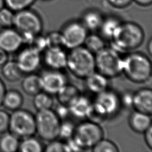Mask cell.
Wrapping results in <instances>:
<instances>
[{"label":"cell","instance_id":"1","mask_svg":"<svg viewBox=\"0 0 152 152\" xmlns=\"http://www.w3.org/2000/svg\"><path fill=\"white\" fill-rule=\"evenodd\" d=\"M144 39L142 28L132 21L122 22L111 39V47L121 52H130L139 48Z\"/></svg>","mask_w":152,"mask_h":152},{"label":"cell","instance_id":"2","mask_svg":"<svg viewBox=\"0 0 152 152\" xmlns=\"http://www.w3.org/2000/svg\"><path fill=\"white\" fill-rule=\"evenodd\" d=\"M122 73L132 82H147L151 77V60L144 53L137 52L129 53L122 58Z\"/></svg>","mask_w":152,"mask_h":152},{"label":"cell","instance_id":"3","mask_svg":"<svg viewBox=\"0 0 152 152\" xmlns=\"http://www.w3.org/2000/svg\"><path fill=\"white\" fill-rule=\"evenodd\" d=\"M66 68L76 77L84 79L96 71L94 54L83 46L72 49L67 53Z\"/></svg>","mask_w":152,"mask_h":152},{"label":"cell","instance_id":"4","mask_svg":"<svg viewBox=\"0 0 152 152\" xmlns=\"http://www.w3.org/2000/svg\"><path fill=\"white\" fill-rule=\"evenodd\" d=\"M112 47H104L94 54L96 71L108 78L122 73V58Z\"/></svg>","mask_w":152,"mask_h":152},{"label":"cell","instance_id":"5","mask_svg":"<svg viewBox=\"0 0 152 152\" xmlns=\"http://www.w3.org/2000/svg\"><path fill=\"white\" fill-rule=\"evenodd\" d=\"M34 117L36 132L42 140L49 142L58 138L61 121L52 109L37 111Z\"/></svg>","mask_w":152,"mask_h":152},{"label":"cell","instance_id":"6","mask_svg":"<svg viewBox=\"0 0 152 152\" xmlns=\"http://www.w3.org/2000/svg\"><path fill=\"white\" fill-rule=\"evenodd\" d=\"M8 131L21 139L33 135L36 133L34 115L21 108L12 111L10 116Z\"/></svg>","mask_w":152,"mask_h":152},{"label":"cell","instance_id":"7","mask_svg":"<svg viewBox=\"0 0 152 152\" xmlns=\"http://www.w3.org/2000/svg\"><path fill=\"white\" fill-rule=\"evenodd\" d=\"M103 136L104 132L100 124L86 121L76 125L72 138L84 151L92 148Z\"/></svg>","mask_w":152,"mask_h":152},{"label":"cell","instance_id":"8","mask_svg":"<svg viewBox=\"0 0 152 152\" xmlns=\"http://www.w3.org/2000/svg\"><path fill=\"white\" fill-rule=\"evenodd\" d=\"M12 27L20 34H41L43 24L40 16L30 8L15 12Z\"/></svg>","mask_w":152,"mask_h":152},{"label":"cell","instance_id":"9","mask_svg":"<svg viewBox=\"0 0 152 152\" xmlns=\"http://www.w3.org/2000/svg\"><path fill=\"white\" fill-rule=\"evenodd\" d=\"M88 30L80 21L72 20L66 23L61 31L64 47L72 49L83 46Z\"/></svg>","mask_w":152,"mask_h":152},{"label":"cell","instance_id":"10","mask_svg":"<svg viewBox=\"0 0 152 152\" xmlns=\"http://www.w3.org/2000/svg\"><path fill=\"white\" fill-rule=\"evenodd\" d=\"M15 61L24 74L34 72L41 63L40 53L30 46L20 49Z\"/></svg>","mask_w":152,"mask_h":152},{"label":"cell","instance_id":"11","mask_svg":"<svg viewBox=\"0 0 152 152\" xmlns=\"http://www.w3.org/2000/svg\"><path fill=\"white\" fill-rule=\"evenodd\" d=\"M94 102L107 118L116 114L121 107L119 95L109 88L96 94Z\"/></svg>","mask_w":152,"mask_h":152},{"label":"cell","instance_id":"12","mask_svg":"<svg viewBox=\"0 0 152 152\" xmlns=\"http://www.w3.org/2000/svg\"><path fill=\"white\" fill-rule=\"evenodd\" d=\"M42 91L51 95L56 94L67 83L66 75L61 70L48 69L40 75Z\"/></svg>","mask_w":152,"mask_h":152},{"label":"cell","instance_id":"13","mask_svg":"<svg viewBox=\"0 0 152 152\" xmlns=\"http://www.w3.org/2000/svg\"><path fill=\"white\" fill-rule=\"evenodd\" d=\"M21 34L13 27H1L0 48L9 53L18 52L23 46Z\"/></svg>","mask_w":152,"mask_h":152},{"label":"cell","instance_id":"14","mask_svg":"<svg viewBox=\"0 0 152 152\" xmlns=\"http://www.w3.org/2000/svg\"><path fill=\"white\" fill-rule=\"evenodd\" d=\"M67 53L63 48H47L45 50L43 61L50 69L61 70L66 68Z\"/></svg>","mask_w":152,"mask_h":152},{"label":"cell","instance_id":"15","mask_svg":"<svg viewBox=\"0 0 152 152\" xmlns=\"http://www.w3.org/2000/svg\"><path fill=\"white\" fill-rule=\"evenodd\" d=\"M132 107L135 110L151 114L152 90L150 88H142L133 94Z\"/></svg>","mask_w":152,"mask_h":152},{"label":"cell","instance_id":"16","mask_svg":"<svg viewBox=\"0 0 152 152\" xmlns=\"http://www.w3.org/2000/svg\"><path fill=\"white\" fill-rule=\"evenodd\" d=\"M84 79L86 88L89 91L96 95L108 88L109 78L97 71Z\"/></svg>","mask_w":152,"mask_h":152},{"label":"cell","instance_id":"17","mask_svg":"<svg viewBox=\"0 0 152 152\" xmlns=\"http://www.w3.org/2000/svg\"><path fill=\"white\" fill-rule=\"evenodd\" d=\"M131 128L137 133H144L151 126V115L134 110L129 118Z\"/></svg>","mask_w":152,"mask_h":152},{"label":"cell","instance_id":"18","mask_svg":"<svg viewBox=\"0 0 152 152\" xmlns=\"http://www.w3.org/2000/svg\"><path fill=\"white\" fill-rule=\"evenodd\" d=\"M91 103L87 96L80 94L68 105L70 115L77 119L86 118Z\"/></svg>","mask_w":152,"mask_h":152},{"label":"cell","instance_id":"19","mask_svg":"<svg viewBox=\"0 0 152 152\" xmlns=\"http://www.w3.org/2000/svg\"><path fill=\"white\" fill-rule=\"evenodd\" d=\"M104 16L96 9H88L85 11L81 18L80 21L87 30L94 31L99 30Z\"/></svg>","mask_w":152,"mask_h":152},{"label":"cell","instance_id":"20","mask_svg":"<svg viewBox=\"0 0 152 152\" xmlns=\"http://www.w3.org/2000/svg\"><path fill=\"white\" fill-rule=\"evenodd\" d=\"M122 21L117 16L110 15L104 17L99 29L100 35L104 39L111 40L116 30Z\"/></svg>","mask_w":152,"mask_h":152},{"label":"cell","instance_id":"21","mask_svg":"<svg viewBox=\"0 0 152 152\" xmlns=\"http://www.w3.org/2000/svg\"><path fill=\"white\" fill-rule=\"evenodd\" d=\"M21 86L26 94L33 96L42 91L40 76L34 72L27 74L22 80Z\"/></svg>","mask_w":152,"mask_h":152},{"label":"cell","instance_id":"22","mask_svg":"<svg viewBox=\"0 0 152 152\" xmlns=\"http://www.w3.org/2000/svg\"><path fill=\"white\" fill-rule=\"evenodd\" d=\"M23 97L21 93L17 90H6L2 105L7 110L14 111L21 108L23 103Z\"/></svg>","mask_w":152,"mask_h":152},{"label":"cell","instance_id":"23","mask_svg":"<svg viewBox=\"0 0 152 152\" xmlns=\"http://www.w3.org/2000/svg\"><path fill=\"white\" fill-rule=\"evenodd\" d=\"M1 67L3 77L10 82L18 81L24 74L18 66L15 60H8Z\"/></svg>","mask_w":152,"mask_h":152},{"label":"cell","instance_id":"24","mask_svg":"<svg viewBox=\"0 0 152 152\" xmlns=\"http://www.w3.org/2000/svg\"><path fill=\"white\" fill-rule=\"evenodd\" d=\"M20 138L10 131H6L0 135V151L15 152L18 151Z\"/></svg>","mask_w":152,"mask_h":152},{"label":"cell","instance_id":"25","mask_svg":"<svg viewBox=\"0 0 152 152\" xmlns=\"http://www.w3.org/2000/svg\"><path fill=\"white\" fill-rule=\"evenodd\" d=\"M79 90L74 85L66 83L56 94L58 102L68 106L78 95Z\"/></svg>","mask_w":152,"mask_h":152},{"label":"cell","instance_id":"26","mask_svg":"<svg viewBox=\"0 0 152 152\" xmlns=\"http://www.w3.org/2000/svg\"><path fill=\"white\" fill-rule=\"evenodd\" d=\"M33 104L37 111L50 109L53 106V99L51 94L41 91L33 96Z\"/></svg>","mask_w":152,"mask_h":152},{"label":"cell","instance_id":"27","mask_svg":"<svg viewBox=\"0 0 152 152\" xmlns=\"http://www.w3.org/2000/svg\"><path fill=\"white\" fill-rule=\"evenodd\" d=\"M44 147L40 141L33 135L22 138L20 141L18 151L21 152H42Z\"/></svg>","mask_w":152,"mask_h":152},{"label":"cell","instance_id":"28","mask_svg":"<svg viewBox=\"0 0 152 152\" xmlns=\"http://www.w3.org/2000/svg\"><path fill=\"white\" fill-rule=\"evenodd\" d=\"M83 45H85V48L94 54L105 47L104 39L100 34L94 33L87 34Z\"/></svg>","mask_w":152,"mask_h":152},{"label":"cell","instance_id":"29","mask_svg":"<svg viewBox=\"0 0 152 152\" xmlns=\"http://www.w3.org/2000/svg\"><path fill=\"white\" fill-rule=\"evenodd\" d=\"M76 125L69 120L65 119L61 121L58 138L64 140H67L73 137Z\"/></svg>","mask_w":152,"mask_h":152},{"label":"cell","instance_id":"30","mask_svg":"<svg viewBox=\"0 0 152 152\" xmlns=\"http://www.w3.org/2000/svg\"><path fill=\"white\" fill-rule=\"evenodd\" d=\"M107 118V116L99 108V107L93 102L87 113L86 119L87 121L100 124Z\"/></svg>","mask_w":152,"mask_h":152},{"label":"cell","instance_id":"31","mask_svg":"<svg viewBox=\"0 0 152 152\" xmlns=\"http://www.w3.org/2000/svg\"><path fill=\"white\" fill-rule=\"evenodd\" d=\"M45 38L47 48H63L64 47L61 31H51L45 36Z\"/></svg>","mask_w":152,"mask_h":152},{"label":"cell","instance_id":"32","mask_svg":"<svg viewBox=\"0 0 152 152\" xmlns=\"http://www.w3.org/2000/svg\"><path fill=\"white\" fill-rule=\"evenodd\" d=\"M94 152H118L119 151L118 146L112 141L101 139L91 148Z\"/></svg>","mask_w":152,"mask_h":152},{"label":"cell","instance_id":"33","mask_svg":"<svg viewBox=\"0 0 152 152\" xmlns=\"http://www.w3.org/2000/svg\"><path fill=\"white\" fill-rule=\"evenodd\" d=\"M36 0H5V6L14 12L29 8Z\"/></svg>","mask_w":152,"mask_h":152},{"label":"cell","instance_id":"34","mask_svg":"<svg viewBox=\"0 0 152 152\" xmlns=\"http://www.w3.org/2000/svg\"><path fill=\"white\" fill-rule=\"evenodd\" d=\"M14 13L12 10L5 6L0 10V27H12Z\"/></svg>","mask_w":152,"mask_h":152},{"label":"cell","instance_id":"35","mask_svg":"<svg viewBox=\"0 0 152 152\" xmlns=\"http://www.w3.org/2000/svg\"><path fill=\"white\" fill-rule=\"evenodd\" d=\"M28 46H30L39 53L45 51L47 49L45 36L40 34L36 35Z\"/></svg>","mask_w":152,"mask_h":152},{"label":"cell","instance_id":"36","mask_svg":"<svg viewBox=\"0 0 152 152\" xmlns=\"http://www.w3.org/2000/svg\"><path fill=\"white\" fill-rule=\"evenodd\" d=\"M44 147L43 151L46 152H62L65 151V143L56 139L50 141Z\"/></svg>","mask_w":152,"mask_h":152},{"label":"cell","instance_id":"37","mask_svg":"<svg viewBox=\"0 0 152 152\" xmlns=\"http://www.w3.org/2000/svg\"><path fill=\"white\" fill-rule=\"evenodd\" d=\"M10 116V114L6 110L0 109V134L8 131Z\"/></svg>","mask_w":152,"mask_h":152},{"label":"cell","instance_id":"38","mask_svg":"<svg viewBox=\"0 0 152 152\" xmlns=\"http://www.w3.org/2000/svg\"><path fill=\"white\" fill-rule=\"evenodd\" d=\"M53 110L61 121L66 119L68 116L70 115L68 106L60 103L55 106V109Z\"/></svg>","mask_w":152,"mask_h":152},{"label":"cell","instance_id":"39","mask_svg":"<svg viewBox=\"0 0 152 152\" xmlns=\"http://www.w3.org/2000/svg\"><path fill=\"white\" fill-rule=\"evenodd\" d=\"M133 94L131 91H125L121 95H119V99L121 107L129 109L132 107L133 104Z\"/></svg>","mask_w":152,"mask_h":152},{"label":"cell","instance_id":"40","mask_svg":"<svg viewBox=\"0 0 152 152\" xmlns=\"http://www.w3.org/2000/svg\"><path fill=\"white\" fill-rule=\"evenodd\" d=\"M65 151L66 152L83 151L81 148V147L78 145V144L75 142V141L73 139V138L66 140V142H65Z\"/></svg>","mask_w":152,"mask_h":152},{"label":"cell","instance_id":"41","mask_svg":"<svg viewBox=\"0 0 152 152\" xmlns=\"http://www.w3.org/2000/svg\"><path fill=\"white\" fill-rule=\"evenodd\" d=\"M112 7L116 8H124L129 6L133 0H106Z\"/></svg>","mask_w":152,"mask_h":152},{"label":"cell","instance_id":"42","mask_svg":"<svg viewBox=\"0 0 152 152\" xmlns=\"http://www.w3.org/2000/svg\"><path fill=\"white\" fill-rule=\"evenodd\" d=\"M144 140L147 146L152 149V126H150L144 132Z\"/></svg>","mask_w":152,"mask_h":152},{"label":"cell","instance_id":"43","mask_svg":"<svg viewBox=\"0 0 152 152\" xmlns=\"http://www.w3.org/2000/svg\"><path fill=\"white\" fill-rule=\"evenodd\" d=\"M8 60V53L0 48V67Z\"/></svg>","mask_w":152,"mask_h":152},{"label":"cell","instance_id":"44","mask_svg":"<svg viewBox=\"0 0 152 152\" xmlns=\"http://www.w3.org/2000/svg\"><path fill=\"white\" fill-rule=\"evenodd\" d=\"M6 87L4 83L0 78V106L2 105V100L6 91Z\"/></svg>","mask_w":152,"mask_h":152},{"label":"cell","instance_id":"45","mask_svg":"<svg viewBox=\"0 0 152 152\" xmlns=\"http://www.w3.org/2000/svg\"><path fill=\"white\" fill-rule=\"evenodd\" d=\"M133 1L142 7L149 6L152 3V0H133Z\"/></svg>","mask_w":152,"mask_h":152},{"label":"cell","instance_id":"46","mask_svg":"<svg viewBox=\"0 0 152 152\" xmlns=\"http://www.w3.org/2000/svg\"><path fill=\"white\" fill-rule=\"evenodd\" d=\"M147 50L148 52V53L151 55L152 53V40L150 39L147 43Z\"/></svg>","mask_w":152,"mask_h":152},{"label":"cell","instance_id":"47","mask_svg":"<svg viewBox=\"0 0 152 152\" xmlns=\"http://www.w3.org/2000/svg\"><path fill=\"white\" fill-rule=\"evenodd\" d=\"M5 6V0H0V10Z\"/></svg>","mask_w":152,"mask_h":152},{"label":"cell","instance_id":"48","mask_svg":"<svg viewBox=\"0 0 152 152\" xmlns=\"http://www.w3.org/2000/svg\"><path fill=\"white\" fill-rule=\"evenodd\" d=\"M43 1H49V0H43Z\"/></svg>","mask_w":152,"mask_h":152}]
</instances>
